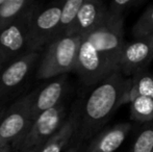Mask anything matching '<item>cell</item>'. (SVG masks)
Instances as JSON below:
<instances>
[{"label":"cell","mask_w":153,"mask_h":152,"mask_svg":"<svg viewBox=\"0 0 153 152\" xmlns=\"http://www.w3.org/2000/svg\"><path fill=\"white\" fill-rule=\"evenodd\" d=\"M81 38L80 36H62L49 43L41 57L36 77L48 79L74 70Z\"/></svg>","instance_id":"2"},{"label":"cell","mask_w":153,"mask_h":152,"mask_svg":"<svg viewBox=\"0 0 153 152\" xmlns=\"http://www.w3.org/2000/svg\"><path fill=\"white\" fill-rule=\"evenodd\" d=\"M152 79H153V78H152Z\"/></svg>","instance_id":"29"},{"label":"cell","mask_w":153,"mask_h":152,"mask_svg":"<svg viewBox=\"0 0 153 152\" xmlns=\"http://www.w3.org/2000/svg\"><path fill=\"white\" fill-rule=\"evenodd\" d=\"M108 8L98 0H83L72 27L67 36L85 37L105 22Z\"/></svg>","instance_id":"10"},{"label":"cell","mask_w":153,"mask_h":152,"mask_svg":"<svg viewBox=\"0 0 153 152\" xmlns=\"http://www.w3.org/2000/svg\"><path fill=\"white\" fill-rule=\"evenodd\" d=\"M74 71L78 73L85 85H92L104 80L114 72L120 70L114 69L91 43L82 37L77 51Z\"/></svg>","instance_id":"8"},{"label":"cell","mask_w":153,"mask_h":152,"mask_svg":"<svg viewBox=\"0 0 153 152\" xmlns=\"http://www.w3.org/2000/svg\"><path fill=\"white\" fill-rule=\"evenodd\" d=\"M0 152H13V151L10 149V146H4L0 149Z\"/></svg>","instance_id":"22"},{"label":"cell","mask_w":153,"mask_h":152,"mask_svg":"<svg viewBox=\"0 0 153 152\" xmlns=\"http://www.w3.org/2000/svg\"><path fill=\"white\" fill-rule=\"evenodd\" d=\"M134 38L143 39L153 35V6L147 8L132 27Z\"/></svg>","instance_id":"18"},{"label":"cell","mask_w":153,"mask_h":152,"mask_svg":"<svg viewBox=\"0 0 153 152\" xmlns=\"http://www.w3.org/2000/svg\"><path fill=\"white\" fill-rule=\"evenodd\" d=\"M80 117V108H75L62 126L42 145L39 152H62L77 132Z\"/></svg>","instance_id":"13"},{"label":"cell","mask_w":153,"mask_h":152,"mask_svg":"<svg viewBox=\"0 0 153 152\" xmlns=\"http://www.w3.org/2000/svg\"><path fill=\"white\" fill-rule=\"evenodd\" d=\"M153 59V35L125 45L123 49L120 71L131 74L145 67Z\"/></svg>","instance_id":"11"},{"label":"cell","mask_w":153,"mask_h":152,"mask_svg":"<svg viewBox=\"0 0 153 152\" xmlns=\"http://www.w3.org/2000/svg\"><path fill=\"white\" fill-rule=\"evenodd\" d=\"M62 5V3L41 6L36 2L29 18L30 52H40L43 47L56 39Z\"/></svg>","instance_id":"5"},{"label":"cell","mask_w":153,"mask_h":152,"mask_svg":"<svg viewBox=\"0 0 153 152\" xmlns=\"http://www.w3.org/2000/svg\"><path fill=\"white\" fill-rule=\"evenodd\" d=\"M130 129L129 124H119L98 136L91 143L88 152H114L124 142Z\"/></svg>","instance_id":"14"},{"label":"cell","mask_w":153,"mask_h":152,"mask_svg":"<svg viewBox=\"0 0 153 152\" xmlns=\"http://www.w3.org/2000/svg\"><path fill=\"white\" fill-rule=\"evenodd\" d=\"M153 151V128L142 131L137 136L131 152H152Z\"/></svg>","instance_id":"19"},{"label":"cell","mask_w":153,"mask_h":152,"mask_svg":"<svg viewBox=\"0 0 153 152\" xmlns=\"http://www.w3.org/2000/svg\"><path fill=\"white\" fill-rule=\"evenodd\" d=\"M4 2V0H0V5H2V3Z\"/></svg>","instance_id":"27"},{"label":"cell","mask_w":153,"mask_h":152,"mask_svg":"<svg viewBox=\"0 0 153 152\" xmlns=\"http://www.w3.org/2000/svg\"><path fill=\"white\" fill-rule=\"evenodd\" d=\"M137 97H148L153 99V79L150 76H144L134 83Z\"/></svg>","instance_id":"20"},{"label":"cell","mask_w":153,"mask_h":152,"mask_svg":"<svg viewBox=\"0 0 153 152\" xmlns=\"http://www.w3.org/2000/svg\"><path fill=\"white\" fill-rule=\"evenodd\" d=\"M34 3L31 0H4L0 5V33L8 27Z\"/></svg>","instance_id":"15"},{"label":"cell","mask_w":153,"mask_h":152,"mask_svg":"<svg viewBox=\"0 0 153 152\" xmlns=\"http://www.w3.org/2000/svg\"><path fill=\"white\" fill-rule=\"evenodd\" d=\"M3 68H4V65H3V64H2V62L0 61V72L2 71V69H3Z\"/></svg>","instance_id":"25"},{"label":"cell","mask_w":153,"mask_h":152,"mask_svg":"<svg viewBox=\"0 0 153 152\" xmlns=\"http://www.w3.org/2000/svg\"><path fill=\"white\" fill-rule=\"evenodd\" d=\"M131 4V0H114L111 3V8L108 13L113 16L122 17V13Z\"/></svg>","instance_id":"21"},{"label":"cell","mask_w":153,"mask_h":152,"mask_svg":"<svg viewBox=\"0 0 153 152\" xmlns=\"http://www.w3.org/2000/svg\"><path fill=\"white\" fill-rule=\"evenodd\" d=\"M66 152H77V148H73V149H70V150L66 151Z\"/></svg>","instance_id":"26"},{"label":"cell","mask_w":153,"mask_h":152,"mask_svg":"<svg viewBox=\"0 0 153 152\" xmlns=\"http://www.w3.org/2000/svg\"><path fill=\"white\" fill-rule=\"evenodd\" d=\"M65 115L66 108L62 103L41 114L32 122L24 136L12 144L10 149L15 152H26L42 147V145L62 126Z\"/></svg>","instance_id":"4"},{"label":"cell","mask_w":153,"mask_h":152,"mask_svg":"<svg viewBox=\"0 0 153 152\" xmlns=\"http://www.w3.org/2000/svg\"><path fill=\"white\" fill-rule=\"evenodd\" d=\"M36 91L23 96L6 108L0 121V146H10L18 141L31 125L30 108Z\"/></svg>","instance_id":"6"},{"label":"cell","mask_w":153,"mask_h":152,"mask_svg":"<svg viewBox=\"0 0 153 152\" xmlns=\"http://www.w3.org/2000/svg\"><path fill=\"white\" fill-rule=\"evenodd\" d=\"M5 110H6V108H4V106H0V121H1V119H2V117H3Z\"/></svg>","instance_id":"23"},{"label":"cell","mask_w":153,"mask_h":152,"mask_svg":"<svg viewBox=\"0 0 153 152\" xmlns=\"http://www.w3.org/2000/svg\"><path fill=\"white\" fill-rule=\"evenodd\" d=\"M66 76L62 75L41 90L36 91L30 108L31 123L41 114L55 108L61 103V100L66 91Z\"/></svg>","instance_id":"12"},{"label":"cell","mask_w":153,"mask_h":152,"mask_svg":"<svg viewBox=\"0 0 153 152\" xmlns=\"http://www.w3.org/2000/svg\"><path fill=\"white\" fill-rule=\"evenodd\" d=\"M82 3L83 0H68L66 2H62L56 39L62 36L68 35Z\"/></svg>","instance_id":"16"},{"label":"cell","mask_w":153,"mask_h":152,"mask_svg":"<svg viewBox=\"0 0 153 152\" xmlns=\"http://www.w3.org/2000/svg\"><path fill=\"white\" fill-rule=\"evenodd\" d=\"M40 148H41V147H40ZM40 148H34V149H31V150H28V151H26V152H39Z\"/></svg>","instance_id":"24"},{"label":"cell","mask_w":153,"mask_h":152,"mask_svg":"<svg viewBox=\"0 0 153 152\" xmlns=\"http://www.w3.org/2000/svg\"><path fill=\"white\" fill-rule=\"evenodd\" d=\"M33 4L0 33V61L4 66L29 51V18Z\"/></svg>","instance_id":"7"},{"label":"cell","mask_w":153,"mask_h":152,"mask_svg":"<svg viewBox=\"0 0 153 152\" xmlns=\"http://www.w3.org/2000/svg\"><path fill=\"white\" fill-rule=\"evenodd\" d=\"M131 87V80L126 79L121 71L114 72L101 81L88 97L80 110L77 132L80 139L94 136L111 117L118 108L125 102Z\"/></svg>","instance_id":"1"},{"label":"cell","mask_w":153,"mask_h":152,"mask_svg":"<svg viewBox=\"0 0 153 152\" xmlns=\"http://www.w3.org/2000/svg\"><path fill=\"white\" fill-rule=\"evenodd\" d=\"M83 38L91 43L114 69L120 70V61L125 47L122 17L113 16L108 13L105 22Z\"/></svg>","instance_id":"3"},{"label":"cell","mask_w":153,"mask_h":152,"mask_svg":"<svg viewBox=\"0 0 153 152\" xmlns=\"http://www.w3.org/2000/svg\"><path fill=\"white\" fill-rule=\"evenodd\" d=\"M1 148H2V147H1V146H0V149H1Z\"/></svg>","instance_id":"28"},{"label":"cell","mask_w":153,"mask_h":152,"mask_svg":"<svg viewBox=\"0 0 153 152\" xmlns=\"http://www.w3.org/2000/svg\"><path fill=\"white\" fill-rule=\"evenodd\" d=\"M132 119L140 122H147L153 119V99L139 96L132 101Z\"/></svg>","instance_id":"17"},{"label":"cell","mask_w":153,"mask_h":152,"mask_svg":"<svg viewBox=\"0 0 153 152\" xmlns=\"http://www.w3.org/2000/svg\"><path fill=\"white\" fill-rule=\"evenodd\" d=\"M40 52H27L10 62L0 72V106L1 103L23 83L38 61Z\"/></svg>","instance_id":"9"}]
</instances>
